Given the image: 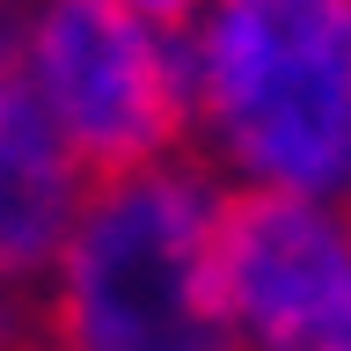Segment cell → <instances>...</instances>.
Here are the masks:
<instances>
[{
  "mask_svg": "<svg viewBox=\"0 0 351 351\" xmlns=\"http://www.w3.org/2000/svg\"><path fill=\"white\" fill-rule=\"evenodd\" d=\"M191 44V125L241 191L351 197V0H219Z\"/></svg>",
  "mask_w": 351,
  "mask_h": 351,
  "instance_id": "7a4b0ae2",
  "label": "cell"
},
{
  "mask_svg": "<svg viewBox=\"0 0 351 351\" xmlns=\"http://www.w3.org/2000/svg\"><path fill=\"white\" fill-rule=\"evenodd\" d=\"M227 307L241 351H351V205L293 191L227 197Z\"/></svg>",
  "mask_w": 351,
  "mask_h": 351,
  "instance_id": "277c9868",
  "label": "cell"
},
{
  "mask_svg": "<svg viewBox=\"0 0 351 351\" xmlns=\"http://www.w3.org/2000/svg\"><path fill=\"white\" fill-rule=\"evenodd\" d=\"M0 351H37V344H29V329H22V315L8 307V293H0Z\"/></svg>",
  "mask_w": 351,
  "mask_h": 351,
  "instance_id": "8992f818",
  "label": "cell"
},
{
  "mask_svg": "<svg viewBox=\"0 0 351 351\" xmlns=\"http://www.w3.org/2000/svg\"><path fill=\"white\" fill-rule=\"evenodd\" d=\"M191 73L197 44L161 37V22L132 15L125 0H44L29 15L22 81L88 176L176 154L191 132Z\"/></svg>",
  "mask_w": 351,
  "mask_h": 351,
  "instance_id": "3957f363",
  "label": "cell"
},
{
  "mask_svg": "<svg viewBox=\"0 0 351 351\" xmlns=\"http://www.w3.org/2000/svg\"><path fill=\"white\" fill-rule=\"evenodd\" d=\"M88 197V169L44 117L22 66H0V293L37 285Z\"/></svg>",
  "mask_w": 351,
  "mask_h": 351,
  "instance_id": "5b68a950",
  "label": "cell"
},
{
  "mask_svg": "<svg viewBox=\"0 0 351 351\" xmlns=\"http://www.w3.org/2000/svg\"><path fill=\"white\" fill-rule=\"evenodd\" d=\"M132 15H147V22H183L191 15V0H125Z\"/></svg>",
  "mask_w": 351,
  "mask_h": 351,
  "instance_id": "52a82bcc",
  "label": "cell"
},
{
  "mask_svg": "<svg viewBox=\"0 0 351 351\" xmlns=\"http://www.w3.org/2000/svg\"><path fill=\"white\" fill-rule=\"evenodd\" d=\"M227 197L176 154L88 176L44 271V351H241L219 263Z\"/></svg>",
  "mask_w": 351,
  "mask_h": 351,
  "instance_id": "6da1fadb",
  "label": "cell"
}]
</instances>
